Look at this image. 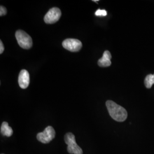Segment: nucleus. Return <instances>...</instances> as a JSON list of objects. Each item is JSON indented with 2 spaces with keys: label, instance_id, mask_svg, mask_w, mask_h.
I'll list each match as a JSON object with an SVG mask.
<instances>
[{
  "label": "nucleus",
  "instance_id": "nucleus-10",
  "mask_svg": "<svg viewBox=\"0 0 154 154\" xmlns=\"http://www.w3.org/2000/svg\"><path fill=\"white\" fill-rule=\"evenodd\" d=\"M154 84V74H149L144 79L145 86L147 88H150Z\"/></svg>",
  "mask_w": 154,
  "mask_h": 154
},
{
  "label": "nucleus",
  "instance_id": "nucleus-15",
  "mask_svg": "<svg viewBox=\"0 0 154 154\" xmlns=\"http://www.w3.org/2000/svg\"></svg>",
  "mask_w": 154,
  "mask_h": 154
},
{
  "label": "nucleus",
  "instance_id": "nucleus-2",
  "mask_svg": "<svg viewBox=\"0 0 154 154\" xmlns=\"http://www.w3.org/2000/svg\"><path fill=\"white\" fill-rule=\"evenodd\" d=\"M65 142L67 144V150L70 154H83L82 149L77 144L75 135L72 132H68L65 135Z\"/></svg>",
  "mask_w": 154,
  "mask_h": 154
},
{
  "label": "nucleus",
  "instance_id": "nucleus-12",
  "mask_svg": "<svg viewBox=\"0 0 154 154\" xmlns=\"http://www.w3.org/2000/svg\"><path fill=\"white\" fill-rule=\"evenodd\" d=\"M7 13V10L3 6H1L0 8V16H5Z\"/></svg>",
  "mask_w": 154,
  "mask_h": 154
},
{
  "label": "nucleus",
  "instance_id": "nucleus-14",
  "mask_svg": "<svg viewBox=\"0 0 154 154\" xmlns=\"http://www.w3.org/2000/svg\"><path fill=\"white\" fill-rule=\"evenodd\" d=\"M94 1V2H98V1Z\"/></svg>",
  "mask_w": 154,
  "mask_h": 154
},
{
  "label": "nucleus",
  "instance_id": "nucleus-4",
  "mask_svg": "<svg viewBox=\"0 0 154 154\" xmlns=\"http://www.w3.org/2000/svg\"><path fill=\"white\" fill-rule=\"evenodd\" d=\"M55 137V131L53 127L45 128L43 132H39L37 135V139L39 142L44 144L50 143Z\"/></svg>",
  "mask_w": 154,
  "mask_h": 154
},
{
  "label": "nucleus",
  "instance_id": "nucleus-8",
  "mask_svg": "<svg viewBox=\"0 0 154 154\" xmlns=\"http://www.w3.org/2000/svg\"><path fill=\"white\" fill-rule=\"evenodd\" d=\"M111 58H112V56L110 51L108 50H106L103 53L102 57L100 58L98 61V65L100 67H102L110 66L111 65Z\"/></svg>",
  "mask_w": 154,
  "mask_h": 154
},
{
  "label": "nucleus",
  "instance_id": "nucleus-7",
  "mask_svg": "<svg viewBox=\"0 0 154 154\" xmlns=\"http://www.w3.org/2000/svg\"><path fill=\"white\" fill-rule=\"evenodd\" d=\"M18 83L21 88H27L30 83V75L29 72L26 70H22L19 74Z\"/></svg>",
  "mask_w": 154,
  "mask_h": 154
},
{
  "label": "nucleus",
  "instance_id": "nucleus-1",
  "mask_svg": "<svg viewBox=\"0 0 154 154\" xmlns=\"http://www.w3.org/2000/svg\"><path fill=\"white\" fill-rule=\"evenodd\" d=\"M106 105L110 116L113 119L119 122H122L126 120L127 112L125 108L112 100H107Z\"/></svg>",
  "mask_w": 154,
  "mask_h": 154
},
{
  "label": "nucleus",
  "instance_id": "nucleus-5",
  "mask_svg": "<svg viewBox=\"0 0 154 154\" xmlns=\"http://www.w3.org/2000/svg\"><path fill=\"white\" fill-rule=\"evenodd\" d=\"M62 46L65 49L72 52H77L81 49L82 44V42L77 39L68 38L63 41Z\"/></svg>",
  "mask_w": 154,
  "mask_h": 154
},
{
  "label": "nucleus",
  "instance_id": "nucleus-13",
  "mask_svg": "<svg viewBox=\"0 0 154 154\" xmlns=\"http://www.w3.org/2000/svg\"><path fill=\"white\" fill-rule=\"evenodd\" d=\"M4 51V46L2 42V41H0V54H2Z\"/></svg>",
  "mask_w": 154,
  "mask_h": 154
},
{
  "label": "nucleus",
  "instance_id": "nucleus-9",
  "mask_svg": "<svg viewBox=\"0 0 154 154\" xmlns=\"http://www.w3.org/2000/svg\"><path fill=\"white\" fill-rule=\"evenodd\" d=\"M13 130L6 122H4L1 126V133L2 135L10 137L13 135Z\"/></svg>",
  "mask_w": 154,
  "mask_h": 154
},
{
  "label": "nucleus",
  "instance_id": "nucleus-6",
  "mask_svg": "<svg viewBox=\"0 0 154 154\" xmlns=\"http://www.w3.org/2000/svg\"><path fill=\"white\" fill-rule=\"evenodd\" d=\"M61 16V10L58 8L50 9L44 17L45 22L46 23L51 24L57 22Z\"/></svg>",
  "mask_w": 154,
  "mask_h": 154
},
{
  "label": "nucleus",
  "instance_id": "nucleus-11",
  "mask_svg": "<svg viewBox=\"0 0 154 154\" xmlns=\"http://www.w3.org/2000/svg\"><path fill=\"white\" fill-rule=\"evenodd\" d=\"M107 14V11L105 10H101V9H98L95 13V15L96 16L105 17L106 16Z\"/></svg>",
  "mask_w": 154,
  "mask_h": 154
},
{
  "label": "nucleus",
  "instance_id": "nucleus-3",
  "mask_svg": "<svg viewBox=\"0 0 154 154\" xmlns=\"http://www.w3.org/2000/svg\"><path fill=\"white\" fill-rule=\"evenodd\" d=\"M16 38L18 44L24 49H29L32 47L33 41L31 37L24 31L18 30L16 32Z\"/></svg>",
  "mask_w": 154,
  "mask_h": 154
}]
</instances>
